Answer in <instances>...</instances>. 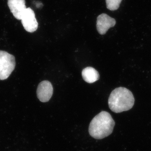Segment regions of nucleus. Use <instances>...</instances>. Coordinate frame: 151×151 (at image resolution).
<instances>
[{
	"mask_svg": "<svg viewBox=\"0 0 151 151\" xmlns=\"http://www.w3.org/2000/svg\"><path fill=\"white\" fill-rule=\"evenodd\" d=\"M53 92V87L51 83L48 81H43L39 84L37 94L38 98L41 102L45 103L50 100Z\"/></svg>",
	"mask_w": 151,
	"mask_h": 151,
	"instance_id": "nucleus-6",
	"label": "nucleus"
},
{
	"mask_svg": "<svg viewBox=\"0 0 151 151\" xmlns=\"http://www.w3.org/2000/svg\"><path fill=\"white\" fill-rule=\"evenodd\" d=\"M15 65L14 56L7 52L0 50V80H5L8 78Z\"/></svg>",
	"mask_w": 151,
	"mask_h": 151,
	"instance_id": "nucleus-3",
	"label": "nucleus"
},
{
	"mask_svg": "<svg viewBox=\"0 0 151 151\" xmlns=\"http://www.w3.org/2000/svg\"><path fill=\"white\" fill-rule=\"evenodd\" d=\"M8 5L11 12L17 19L21 20L27 8L25 0H8Z\"/></svg>",
	"mask_w": 151,
	"mask_h": 151,
	"instance_id": "nucleus-7",
	"label": "nucleus"
},
{
	"mask_svg": "<svg viewBox=\"0 0 151 151\" xmlns=\"http://www.w3.org/2000/svg\"><path fill=\"white\" fill-rule=\"evenodd\" d=\"M134 101L131 91L125 87H120L111 92L108 99V105L113 112L120 113L132 109Z\"/></svg>",
	"mask_w": 151,
	"mask_h": 151,
	"instance_id": "nucleus-2",
	"label": "nucleus"
},
{
	"mask_svg": "<svg viewBox=\"0 0 151 151\" xmlns=\"http://www.w3.org/2000/svg\"><path fill=\"white\" fill-rule=\"evenodd\" d=\"M24 29L29 32H34L38 28V24L35 18L34 12L30 8H27L21 19Z\"/></svg>",
	"mask_w": 151,
	"mask_h": 151,
	"instance_id": "nucleus-4",
	"label": "nucleus"
},
{
	"mask_svg": "<svg viewBox=\"0 0 151 151\" xmlns=\"http://www.w3.org/2000/svg\"><path fill=\"white\" fill-rule=\"evenodd\" d=\"M116 24V20L106 14H101L97 17L96 27L97 31L101 35L105 34L110 28Z\"/></svg>",
	"mask_w": 151,
	"mask_h": 151,
	"instance_id": "nucleus-5",
	"label": "nucleus"
},
{
	"mask_svg": "<svg viewBox=\"0 0 151 151\" xmlns=\"http://www.w3.org/2000/svg\"><path fill=\"white\" fill-rule=\"evenodd\" d=\"M107 9L111 11L118 9L122 0H105Z\"/></svg>",
	"mask_w": 151,
	"mask_h": 151,
	"instance_id": "nucleus-9",
	"label": "nucleus"
},
{
	"mask_svg": "<svg viewBox=\"0 0 151 151\" xmlns=\"http://www.w3.org/2000/svg\"><path fill=\"white\" fill-rule=\"evenodd\" d=\"M82 76L84 81L89 84L94 83L100 78V75L98 71L92 67L84 68L82 71Z\"/></svg>",
	"mask_w": 151,
	"mask_h": 151,
	"instance_id": "nucleus-8",
	"label": "nucleus"
},
{
	"mask_svg": "<svg viewBox=\"0 0 151 151\" xmlns=\"http://www.w3.org/2000/svg\"><path fill=\"white\" fill-rule=\"evenodd\" d=\"M115 125L111 114L106 111H102L90 122L89 134L94 139H101L112 134Z\"/></svg>",
	"mask_w": 151,
	"mask_h": 151,
	"instance_id": "nucleus-1",
	"label": "nucleus"
}]
</instances>
